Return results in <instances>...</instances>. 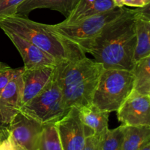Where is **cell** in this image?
Returning a JSON list of instances; mask_svg holds the SVG:
<instances>
[{
    "label": "cell",
    "mask_w": 150,
    "mask_h": 150,
    "mask_svg": "<svg viewBox=\"0 0 150 150\" xmlns=\"http://www.w3.org/2000/svg\"><path fill=\"white\" fill-rule=\"evenodd\" d=\"M125 127V125L122 124L114 129L108 128L102 138L101 149L122 150Z\"/></svg>",
    "instance_id": "20"
},
{
    "label": "cell",
    "mask_w": 150,
    "mask_h": 150,
    "mask_svg": "<svg viewBox=\"0 0 150 150\" xmlns=\"http://www.w3.org/2000/svg\"><path fill=\"white\" fill-rule=\"evenodd\" d=\"M136 9L125 8L115 20L107 23L92 39L79 44L86 54H90L104 69L132 71L134 66L136 39Z\"/></svg>",
    "instance_id": "1"
},
{
    "label": "cell",
    "mask_w": 150,
    "mask_h": 150,
    "mask_svg": "<svg viewBox=\"0 0 150 150\" xmlns=\"http://www.w3.org/2000/svg\"><path fill=\"white\" fill-rule=\"evenodd\" d=\"M116 7L112 0H79L68 17L62 22V24H70L81 20L100 14Z\"/></svg>",
    "instance_id": "14"
},
{
    "label": "cell",
    "mask_w": 150,
    "mask_h": 150,
    "mask_svg": "<svg viewBox=\"0 0 150 150\" xmlns=\"http://www.w3.org/2000/svg\"><path fill=\"white\" fill-rule=\"evenodd\" d=\"M6 128H7V126L4 125V123H3L2 121H1V117H0V133L4 131V130H6Z\"/></svg>",
    "instance_id": "27"
},
{
    "label": "cell",
    "mask_w": 150,
    "mask_h": 150,
    "mask_svg": "<svg viewBox=\"0 0 150 150\" xmlns=\"http://www.w3.org/2000/svg\"><path fill=\"white\" fill-rule=\"evenodd\" d=\"M133 74V92L150 96V56L135 62Z\"/></svg>",
    "instance_id": "18"
},
{
    "label": "cell",
    "mask_w": 150,
    "mask_h": 150,
    "mask_svg": "<svg viewBox=\"0 0 150 150\" xmlns=\"http://www.w3.org/2000/svg\"><path fill=\"white\" fill-rule=\"evenodd\" d=\"M117 119L127 126H150V96L132 92L117 111Z\"/></svg>",
    "instance_id": "9"
},
{
    "label": "cell",
    "mask_w": 150,
    "mask_h": 150,
    "mask_svg": "<svg viewBox=\"0 0 150 150\" xmlns=\"http://www.w3.org/2000/svg\"><path fill=\"white\" fill-rule=\"evenodd\" d=\"M79 0H26L19 5L16 14L27 16L36 9H51L68 17Z\"/></svg>",
    "instance_id": "16"
},
{
    "label": "cell",
    "mask_w": 150,
    "mask_h": 150,
    "mask_svg": "<svg viewBox=\"0 0 150 150\" xmlns=\"http://www.w3.org/2000/svg\"><path fill=\"white\" fill-rule=\"evenodd\" d=\"M141 150H150V144H149L146 145V146H144L143 149H141Z\"/></svg>",
    "instance_id": "28"
},
{
    "label": "cell",
    "mask_w": 150,
    "mask_h": 150,
    "mask_svg": "<svg viewBox=\"0 0 150 150\" xmlns=\"http://www.w3.org/2000/svg\"><path fill=\"white\" fill-rule=\"evenodd\" d=\"M54 124L62 150H83L86 136L92 133L82 123L76 107H72Z\"/></svg>",
    "instance_id": "8"
},
{
    "label": "cell",
    "mask_w": 150,
    "mask_h": 150,
    "mask_svg": "<svg viewBox=\"0 0 150 150\" xmlns=\"http://www.w3.org/2000/svg\"><path fill=\"white\" fill-rule=\"evenodd\" d=\"M55 67L45 66L24 69L21 75L22 105L40 92L53 79Z\"/></svg>",
    "instance_id": "11"
},
{
    "label": "cell",
    "mask_w": 150,
    "mask_h": 150,
    "mask_svg": "<svg viewBox=\"0 0 150 150\" xmlns=\"http://www.w3.org/2000/svg\"><path fill=\"white\" fill-rule=\"evenodd\" d=\"M38 150H62L54 123L44 125Z\"/></svg>",
    "instance_id": "19"
},
{
    "label": "cell",
    "mask_w": 150,
    "mask_h": 150,
    "mask_svg": "<svg viewBox=\"0 0 150 150\" xmlns=\"http://www.w3.org/2000/svg\"><path fill=\"white\" fill-rule=\"evenodd\" d=\"M150 144V126H127L122 150H141Z\"/></svg>",
    "instance_id": "17"
},
{
    "label": "cell",
    "mask_w": 150,
    "mask_h": 150,
    "mask_svg": "<svg viewBox=\"0 0 150 150\" xmlns=\"http://www.w3.org/2000/svg\"><path fill=\"white\" fill-rule=\"evenodd\" d=\"M135 30L136 44L134 62L150 56V8L149 4L136 9Z\"/></svg>",
    "instance_id": "13"
},
{
    "label": "cell",
    "mask_w": 150,
    "mask_h": 150,
    "mask_svg": "<svg viewBox=\"0 0 150 150\" xmlns=\"http://www.w3.org/2000/svg\"><path fill=\"white\" fill-rule=\"evenodd\" d=\"M21 111L42 125L55 123L68 112L55 74L40 92L22 105Z\"/></svg>",
    "instance_id": "5"
},
{
    "label": "cell",
    "mask_w": 150,
    "mask_h": 150,
    "mask_svg": "<svg viewBox=\"0 0 150 150\" xmlns=\"http://www.w3.org/2000/svg\"><path fill=\"white\" fill-rule=\"evenodd\" d=\"M4 65H6V64H4V63H3V62H0V67H3V66H4Z\"/></svg>",
    "instance_id": "29"
},
{
    "label": "cell",
    "mask_w": 150,
    "mask_h": 150,
    "mask_svg": "<svg viewBox=\"0 0 150 150\" xmlns=\"http://www.w3.org/2000/svg\"><path fill=\"white\" fill-rule=\"evenodd\" d=\"M44 125L19 111L7 125L8 136L17 147L23 150H38Z\"/></svg>",
    "instance_id": "7"
},
{
    "label": "cell",
    "mask_w": 150,
    "mask_h": 150,
    "mask_svg": "<svg viewBox=\"0 0 150 150\" xmlns=\"http://www.w3.org/2000/svg\"><path fill=\"white\" fill-rule=\"evenodd\" d=\"M0 150H16L14 144L13 143L9 136L1 139L0 143Z\"/></svg>",
    "instance_id": "25"
},
{
    "label": "cell",
    "mask_w": 150,
    "mask_h": 150,
    "mask_svg": "<svg viewBox=\"0 0 150 150\" xmlns=\"http://www.w3.org/2000/svg\"><path fill=\"white\" fill-rule=\"evenodd\" d=\"M23 70V67L15 69L12 68L7 64L0 67V95L9 81L16 76L21 74Z\"/></svg>",
    "instance_id": "21"
},
{
    "label": "cell",
    "mask_w": 150,
    "mask_h": 150,
    "mask_svg": "<svg viewBox=\"0 0 150 150\" xmlns=\"http://www.w3.org/2000/svg\"><path fill=\"white\" fill-rule=\"evenodd\" d=\"M26 0H0V18L16 14L17 9Z\"/></svg>",
    "instance_id": "22"
},
{
    "label": "cell",
    "mask_w": 150,
    "mask_h": 150,
    "mask_svg": "<svg viewBox=\"0 0 150 150\" xmlns=\"http://www.w3.org/2000/svg\"><path fill=\"white\" fill-rule=\"evenodd\" d=\"M15 145V144H14ZM15 146H16V150H23V149H20V148H18V147H17V146H16V145H15Z\"/></svg>",
    "instance_id": "30"
},
{
    "label": "cell",
    "mask_w": 150,
    "mask_h": 150,
    "mask_svg": "<svg viewBox=\"0 0 150 150\" xmlns=\"http://www.w3.org/2000/svg\"><path fill=\"white\" fill-rule=\"evenodd\" d=\"M3 32L18 51L23 61L24 69H33L45 66L54 67L57 64V62L55 59L30 41L15 32L7 30Z\"/></svg>",
    "instance_id": "10"
},
{
    "label": "cell",
    "mask_w": 150,
    "mask_h": 150,
    "mask_svg": "<svg viewBox=\"0 0 150 150\" xmlns=\"http://www.w3.org/2000/svg\"><path fill=\"white\" fill-rule=\"evenodd\" d=\"M122 7L127 6L139 8L150 4V0H120Z\"/></svg>",
    "instance_id": "24"
},
{
    "label": "cell",
    "mask_w": 150,
    "mask_h": 150,
    "mask_svg": "<svg viewBox=\"0 0 150 150\" xmlns=\"http://www.w3.org/2000/svg\"><path fill=\"white\" fill-rule=\"evenodd\" d=\"M21 75L10 80L0 95V117L5 126L10 124L21 108L22 81Z\"/></svg>",
    "instance_id": "12"
},
{
    "label": "cell",
    "mask_w": 150,
    "mask_h": 150,
    "mask_svg": "<svg viewBox=\"0 0 150 150\" xmlns=\"http://www.w3.org/2000/svg\"><path fill=\"white\" fill-rule=\"evenodd\" d=\"M133 90L132 71L103 69L94 92L92 103L101 111H117Z\"/></svg>",
    "instance_id": "4"
},
{
    "label": "cell",
    "mask_w": 150,
    "mask_h": 150,
    "mask_svg": "<svg viewBox=\"0 0 150 150\" xmlns=\"http://www.w3.org/2000/svg\"><path fill=\"white\" fill-rule=\"evenodd\" d=\"M0 29L15 32L30 41L55 59L57 64L86 57L78 44L59 35L51 25L34 21L26 16L15 14L0 18Z\"/></svg>",
    "instance_id": "2"
},
{
    "label": "cell",
    "mask_w": 150,
    "mask_h": 150,
    "mask_svg": "<svg viewBox=\"0 0 150 150\" xmlns=\"http://www.w3.org/2000/svg\"><path fill=\"white\" fill-rule=\"evenodd\" d=\"M103 136H98L90 133L86 138L85 145L83 150H102L101 149V142Z\"/></svg>",
    "instance_id": "23"
},
{
    "label": "cell",
    "mask_w": 150,
    "mask_h": 150,
    "mask_svg": "<svg viewBox=\"0 0 150 150\" xmlns=\"http://www.w3.org/2000/svg\"><path fill=\"white\" fill-rule=\"evenodd\" d=\"M103 69L102 64L86 57L56 65L54 74L67 110L92 103L94 92Z\"/></svg>",
    "instance_id": "3"
},
{
    "label": "cell",
    "mask_w": 150,
    "mask_h": 150,
    "mask_svg": "<svg viewBox=\"0 0 150 150\" xmlns=\"http://www.w3.org/2000/svg\"><path fill=\"white\" fill-rule=\"evenodd\" d=\"M125 10V7H116L105 13L86 18L76 23L70 24L59 23L51 25V27L62 36L79 45L96 37L107 23L117 18Z\"/></svg>",
    "instance_id": "6"
},
{
    "label": "cell",
    "mask_w": 150,
    "mask_h": 150,
    "mask_svg": "<svg viewBox=\"0 0 150 150\" xmlns=\"http://www.w3.org/2000/svg\"><path fill=\"white\" fill-rule=\"evenodd\" d=\"M7 136H8V132H7V128H6V130H4V131H3V132H1V133H0V143H1V139H4V138L7 137Z\"/></svg>",
    "instance_id": "26"
},
{
    "label": "cell",
    "mask_w": 150,
    "mask_h": 150,
    "mask_svg": "<svg viewBox=\"0 0 150 150\" xmlns=\"http://www.w3.org/2000/svg\"><path fill=\"white\" fill-rule=\"evenodd\" d=\"M79 117L83 125L94 135L102 136L108 129L110 113L101 111L92 103L78 108Z\"/></svg>",
    "instance_id": "15"
}]
</instances>
